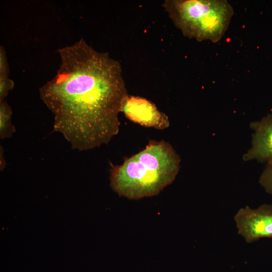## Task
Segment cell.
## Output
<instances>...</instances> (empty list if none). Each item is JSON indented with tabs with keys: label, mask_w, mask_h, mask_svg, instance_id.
<instances>
[{
	"label": "cell",
	"mask_w": 272,
	"mask_h": 272,
	"mask_svg": "<svg viewBox=\"0 0 272 272\" xmlns=\"http://www.w3.org/2000/svg\"><path fill=\"white\" fill-rule=\"evenodd\" d=\"M163 7L184 36L198 41H220L234 14L225 0H166Z\"/></svg>",
	"instance_id": "cell-3"
},
{
	"label": "cell",
	"mask_w": 272,
	"mask_h": 272,
	"mask_svg": "<svg viewBox=\"0 0 272 272\" xmlns=\"http://www.w3.org/2000/svg\"><path fill=\"white\" fill-rule=\"evenodd\" d=\"M180 161L169 143L150 141L144 150L122 164H110V186L129 199L156 195L175 180Z\"/></svg>",
	"instance_id": "cell-2"
},
{
	"label": "cell",
	"mask_w": 272,
	"mask_h": 272,
	"mask_svg": "<svg viewBox=\"0 0 272 272\" xmlns=\"http://www.w3.org/2000/svg\"><path fill=\"white\" fill-rule=\"evenodd\" d=\"M265 192L272 195V161L266 164L259 180Z\"/></svg>",
	"instance_id": "cell-8"
},
{
	"label": "cell",
	"mask_w": 272,
	"mask_h": 272,
	"mask_svg": "<svg viewBox=\"0 0 272 272\" xmlns=\"http://www.w3.org/2000/svg\"><path fill=\"white\" fill-rule=\"evenodd\" d=\"M12 110L5 100L0 101V138L1 140L12 137L16 131L11 122Z\"/></svg>",
	"instance_id": "cell-7"
},
{
	"label": "cell",
	"mask_w": 272,
	"mask_h": 272,
	"mask_svg": "<svg viewBox=\"0 0 272 272\" xmlns=\"http://www.w3.org/2000/svg\"><path fill=\"white\" fill-rule=\"evenodd\" d=\"M121 112L130 121L145 127L162 130L170 125L167 115L159 110L154 103L142 97L127 95Z\"/></svg>",
	"instance_id": "cell-5"
},
{
	"label": "cell",
	"mask_w": 272,
	"mask_h": 272,
	"mask_svg": "<svg viewBox=\"0 0 272 272\" xmlns=\"http://www.w3.org/2000/svg\"><path fill=\"white\" fill-rule=\"evenodd\" d=\"M14 87V82L7 78H0V101L5 100L10 91Z\"/></svg>",
	"instance_id": "cell-9"
},
{
	"label": "cell",
	"mask_w": 272,
	"mask_h": 272,
	"mask_svg": "<svg viewBox=\"0 0 272 272\" xmlns=\"http://www.w3.org/2000/svg\"><path fill=\"white\" fill-rule=\"evenodd\" d=\"M252 130L251 148L243 155V160H256L260 163L272 161V114L250 123Z\"/></svg>",
	"instance_id": "cell-6"
},
{
	"label": "cell",
	"mask_w": 272,
	"mask_h": 272,
	"mask_svg": "<svg viewBox=\"0 0 272 272\" xmlns=\"http://www.w3.org/2000/svg\"><path fill=\"white\" fill-rule=\"evenodd\" d=\"M55 76L39 89L53 113V130L80 151L107 145L117 135L128 95L120 63L83 39L58 50Z\"/></svg>",
	"instance_id": "cell-1"
},
{
	"label": "cell",
	"mask_w": 272,
	"mask_h": 272,
	"mask_svg": "<svg viewBox=\"0 0 272 272\" xmlns=\"http://www.w3.org/2000/svg\"><path fill=\"white\" fill-rule=\"evenodd\" d=\"M9 73L6 52L4 47L1 46L0 47V78L8 77Z\"/></svg>",
	"instance_id": "cell-10"
},
{
	"label": "cell",
	"mask_w": 272,
	"mask_h": 272,
	"mask_svg": "<svg viewBox=\"0 0 272 272\" xmlns=\"http://www.w3.org/2000/svg\"><path fill=\"white\" fill-rule=\"evenodd\" d=\"M238 233L248 243L262 238H272V205L257 209L248 206L239 209L234 217Z\"/></svg>",
	"instance_id": "cell-4"
}]
</instances>
